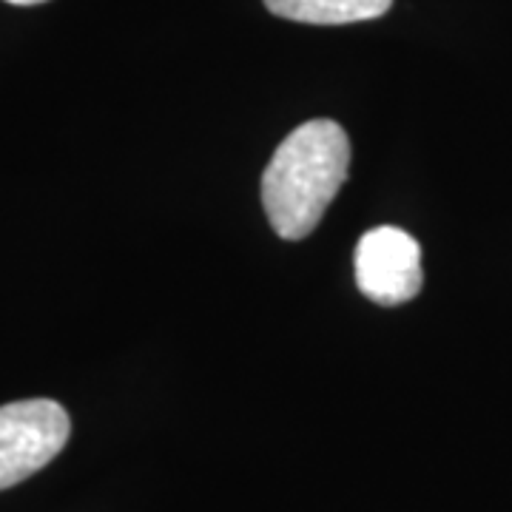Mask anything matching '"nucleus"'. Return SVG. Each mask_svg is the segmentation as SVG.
<instances>
[{"instance_id": "nucleus-1", "label": "nucleus", "mask_w": 512, "mask_h": 512, "mask_svg": "<svg viewBox=\"0 0 512 512\" xmlns=\"http://www.w3.org/2000/svg\"><path fill=\"white\" fill-rule=\"evenodd\" d=\"M350 140L333 120L291 131L262 174V205L282 239H305L348 180Z\"/></svg>"}, {"instance_id": "nucleus-2", "label": "nucleus", "mask_w": 512, "mask_h": 512, "mask_svg": "<svg viewBox=\"0 0 512 512\" xmlns=\"http://www.w3.org/2000/svg\"><path fill=\"white\" fill-rule=\"evenodd\" d=\"M69 413L52 399H26L0 407V490L43 470L66 447Z\"/></svg>"}, {"instance_id": "nucleus-3", "label": "nucleus", "mask_w": 512, "mask_h": 512, "mask_svg": "<svg viewBox=\"0 0 512 512\" xmlns=\"http://www.w3.org/2000/svg\"><path fill=\"white\" fill-rule=\"evenodd\" d=\"M356 285L370 302L393 308L421 291V248L396 225L367 231L356 245Z\"/></svg>"}, {"instance_id": "nucleus-4", "label": "nucleus", "mask_w": 512, "mask_h": 512, "mask_svg": "<svg viewBox=\"0 0 512 512\" xmlns=\"http://www.w3.org/2000/svg\"><path fill=\"white\" fill-rule=\"evenodd\" d=\"M276 18L316 26H345L382 18L393 0H265Z\"/></svg>"}, {"instance_id": "nucleus-5", "label": "nucleus", "mask_w": 512, "mask_h": 512, "mask_svg": "<svg viewBox=\"0 0 512 512\" xmlns=\"http://www.w3.org/2000/svg\"><path fill=\"white\" fill-rule=\"evenodd\" d=\"M6 3H15V6H37V3H46V0H6Z\"/></svg>"}]
</instances>
